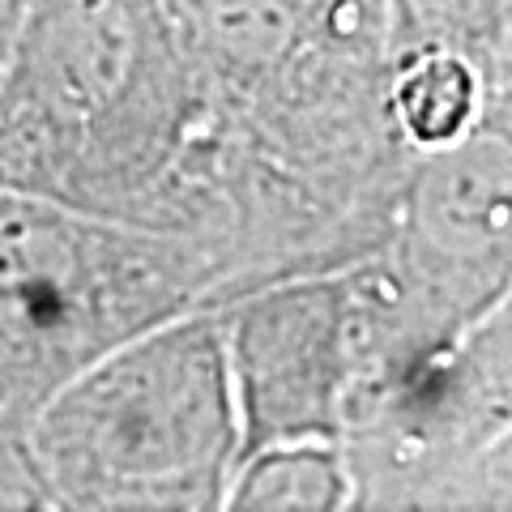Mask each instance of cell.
Returning a JSON list of instances; mask_svg holds the SVG:
<instances>
[{"instance_id": "ba28073f", "label": "cell", "mask_w": 512, "mask_h": 512, "mask_svg": "<svg viewBox=\"0 0 512 512\" xmlns=\"http://www.w3.org/2000/svg\"><path fill=\"white\" fill-rule=\"evenodd\" d=\"M231 512H342L350 474L333 440H286L239 457L227 500Z\"/></svg>"}, {"instance_id": "5b68a950", "label": "cell", "mask_w": 512, "mask_h": 512, "mask_svg": "<svg viewBox=\"0 0 512 512\" xmlns=\"http://www.w3.org/2000/svg\"><path fill=\"white\" fill-rule=\"evenodd\" d=\"M338 448L350 508H508L512 303L380 376Z\"/></svg>"}, {"instance_id": "9c48e42d", "label": "cell", "mask_w": 512, "mask_h": 512, "mask_svg": "<svg viewBox=\"0 0 512 512\" xmlns=\"http://www.w3.org/2000/svg\"><path fill=\"white\" fill-rule=\"evenodd\" d=\"M389 56L457 52L512 82V0H384Z\"/></svg>"}, {"instance_id": "3957f363", "label": "cell", "mask_w": 512, "mask_h": 512, "mask_svg": "<svg viewBox=\"0 0 512 512\" xmlns=\"http://www.w3.org/2000/svg\"><path fill=\"white\" fill-rule=\"evenodd\" d=\"M222 303L227 282L201 239L0 188V431L26 436L94 359Z\"/></svg>"}, {"instance_id": "8992f818", "label": "cell", "mask_w": 512, "mask_h": 512, "mask_svg": "<svg viewBox=\"0 0 512 512\" xmlns=\"http://www.w3.org/2000/svg\"><path fill=\"white\" fill-rule=\"evenodd\" d=\"M380 252L457 325L512 303V124L414 154Z\"/></svg>"}, {"instance_id": "7a4b0ae2", "label": "cell", "mask_w": 512, "mask_h": 512, "mask_svg": "<svg viewBox=\"0 0 512 512\" xmlns=\"http://www.w3.org/2000/svg\"><path fill=\"white\" fill-rule=\"evenodd\" d=\"M52 508L214 512L239 466L218 308L184 312L94 359L26 427Z\"/></svg>"}, {"instance_id": "6da1fadb", "label": "cell", "mask_w": 512, "mask_h": 512, "mask_svg": "<svg viewBox=\"0 0 512 512\" xmlns=\"http://www.w3.org/2000/svg\"><path fill=\"white\" fill-rule=\"evenodd\" d=\"M0 188L197 235L205 103L163 0H30L0 60Z\"/></svg>"}, {"instance_id": "8fae6325", "label": "cell", "mask_w": 512, "mask_h": 512, "mask_svg": "<svg viewBox=\"0 0 512 512\" xmlns=\"http://www.w3.org/2000/svg\"><path fill=\"white\" fill-rule=\"evenodd\" d=\"M26 5H30V0H0V60H5V52H9L13 30H18Z\"/></svg>"}, {"instance_id": "277c9868", "label": "cell", "mask_w": 512, "mask_h": 512, "mask_svg": "<svg viewBox=\"0 0 512 512\" xmlns=\"http://www.w3.org/2000/svg\"><path fill=\"white\" fill-rule=\"evenodd\" d=\"M222 316L239 457L286 440H342L367 389L470 325L440 316L380 248L338 269L282 278Z\"/></svg>"}, {"instance_id": "30bf717a", "label": "cell", "mask_w": 512, "mask_h": 512, "mask_svg": "<svg viewBox=\"0 0 512 512\" xmlns=\"http://www.w3.org/2000/svg\"><path fill=\"white\" fill-rule=\"evenodd\" d=\"M0 508H18V512L52 508L26 436H13V431H0Z\"/></svg>"}, {"instance_id": "52a82bcc", "label": "cell", "mask_w": 512, "mask_h": 512, "mask_svg": "<svg viewBox=\"0 0 512 512\" xmlns=\"http://www.w3.org/2000/svg\"><path fill=\"white\" fill-rule=\"evenodd\" d=\"M389 120L410 154L457 146L491 124H512V82L483 73L457 52L389 56Z\"/></svg>"}]
</instances>
